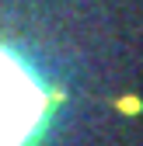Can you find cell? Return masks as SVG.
<instances>
[{"label": "cell", "mask_w": 143, "mask_h": 146, "mask_svg": "<svg viewBox=\"0 0 143 146\" xmlns=\"http://www.w3.org/2000/svg\"><path fill=\"white\" fill-rule=\"evenodd\" d=\"M49 94L14 52L0 49V146H25L42 125Z\"/></svg>", "instance_id": "obj_1"}]
</instances>
